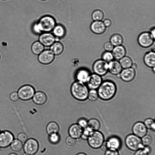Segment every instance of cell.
I'll return each instance as SVG.
<instances>
[{
  "label": "cell",
  "instance_id": "32",
  "mask_svg": "<svg viewBox=\"0 0 155 155\" xmlns=\"http://www.w3.org/2000/svg\"><path fill=\"white\" fill-rule=\"evenodd\" d=\"M11 147L13 150L18 152L22 149L23 146L22 143L19 140L15 139L11 143Z\"/></svg>",
  "mask_w": 155,
  "mask_h": 155
},
{
  "label": "cell",
  "instance_id": "34",
  "mask_svg": "<svg viewBox=\"0 0 155 155\" xmlns=\"http://www.w3.org/2000/svg\"><path fill=\"white\" fill-rule=\"evenodd\" d=\"M98 98V95L97 90H89L87 99L91 101H97Z\"/></svg>",
  "mask_w": 155,
  "mask_h": 155
},
{
  "label": "cell",
  "instance_id": "55",
  "mask_svg": "<svg viewBox=\"0 0 155 155\" xmlns=\"http://www.w3.org/2000/svg\"><path fill=\"white\" fill-rule=\"evenodd\" d=\"M0 150H1V147H0Z\"/></svg>",
  "mask_w": 155,
  "mask_h": 155
},
{
  "label": "cell",
  "instance_id": "12",
  "mask_svg": "<svg viewBox=\"0 0 155 155\" xmlns=\"http://www.w3.org/2000/svg\"><path fill=\"white\" fill-rule=\"evenodd\" d=\"M54 58V55L50 50H44L38 55V60L41 64L47 65L51 63Z\"/></svg>",
  "mask_w": 155,
  "mask_h": 155
},
{
  "label": "cell",
  "instance_id": "19",
  "mask_svg": "<svg viewBox=\"0 0 155 155\" xmlns=\"http://www.w3.org/2000/svg\"><path fill=\"white\" fill-rule=\"evenodd\" d=\"M108 71L111 74L116 75L120 74L123 69L119 62L117 60H113L108 63Z\"/></svg>",
  "mask_w": 155,
  "mask_h": 155
},
{
  "label": "cell",
  "instance_id": "17",
  "mask_svg": "<svg viewBox=\"0 0 155 155\" xmlns=\"http://www.w3.org/2000/svg\"><path fill=\"white\" fill-rule=\"evenodd\" d=\"M83 129L78 124L71 125L68 130L69 136L76 139L79 138L81 137Z\"/></svg>",
  "mask_w": 155,
  "mask_h": 155
},
{
  "label": "cell",
  "instance_id": "5",
  "mask_svg": "<svg viewBox=\"0 0 155 155\" xmlns=\"http://www.w3.org/2000/svg\"><path fill=\"white\" fill-rule=\"evenodd\" d=\"M125 143L127 147L130 150L135 151L143 148L141 138L133 134L128 135L126 137Z\"/></svg>",
  "mask_w": 155,
  "mask_h": 155
},
{
  "label": "cell",
  "instance_id": "48",
  "mask_svg": "<svg viewBox=\"0 0 155 155\" xmlns=\"http://www.w3.org/2000/svg\"><path fill=\"white\" fill-rule=\"evenodd\" d=\"M33 29L34 31L36 33H41L38 28L37 24H35L33 26Z\"/></svg>",
  "mask_w": 155,
  "mask_h": 155
},
{
  "label": "cell",
  "instance_id": "13",
  "mask_svg": "<svg viewBox=\"0 0 155 155\" xmlns=\"http://www.w3.org/2000/svg\"><path fill=\"white\" fill-rule=\"evenodd\" d=\"M14 136L8 131H4L0 133V147L5 148L8 147L13 141Z\"/></svg>",
  "mask_w": 155,
  "mask_h": 155
},
{
  "label": "cell",
  "instance_id": "22",
  "mask_svg": "<svg viewBox=\"0 0 155 155\" xmlns=\"http://www.w3.org/2000/svg\"><path fill=\"white\" fill-rule=\"evenodd\" d=\"M32 99L35 103L37 105H41L46 102L47 97L44 92L39 91L35 92Z\"/></svg>",
  "mask_w": 155,
  "mask_h": 155
},
{
  "label": "cell",
  "instance_id": "38",
  "mask_svg": "<svg viewBox=\"0 0 155 155\" xmlns=\"http://www.w3.org/2000/svg\"><path fill=\"white\" fill-rule=\"evenodd\" d=\"M60 140V136L58 134H53L49 135V141L52 144L58 143L59 142Z\"/></svg>",
  "mask_w": 155,
  "mask_h": 155
},
{
  "label": "cell",
  "instance_id": "20",
  "mask_svg": "<svg viewBox=\"0 0 155 155\" xmlns=\"http://www.w3.org/2000/svg\"><path fill=\"white\" fill-rule=\"evenodd\" d=\"M106 141L109 149L118 150L121 147V140L120 138L117 136H111Z\"/></svg>",
  "mask_w": 155,
  "mask_h": 155
},
{
  "label": "cell",
  "instance_id": "43",
  "mask_svg": "<svg viewBox=\"0 0 155 155\" xmlns=\"http://www.w3.org/2000/svg\"><path fill=\"white\" fill-rule=\"evenodd\" d=\"M104 48L106 51L111 52L113 50L114 45L110 42H107L104 45Z\"/></svg>",
  "mask_w": 155,
  "mask_h": 155
},
{
  "label": "cell",
  "instance_id": "14",
  "mask_svg": "<svg viewBox=\"0 0 155 155\" xmlns=\"http://www.w3.org/2000/svg\"><path fill=\"white\" fill-rule=\"evenodd\" d=\"M132 131L133 134L141 138L147 134V129L143 122L138 121L133 125Z\"/></svg>",
  "mask_w": 155,
  "mask_h": 155
},
{
  "label": "cell",
  "instance_id": "37",
  "mask_svg": "<svg viewBox=\"0 0 155 155\" xmlns=\"http://www.w3.org/2000/svg\"><path fill=\"white\" fill-rule=\"evenodd\" d=\"M141 141L143 145L144 146H148L152 143L153 140L151 136L147 134L141 138Z\"/></svg>",
  "mask_w": 155,
  "mask_h": 155
},
{
  "label": "cell",
  "instance_id": "8",
  "mask_svg": "<svg viewBox=\"0 0 155 155\" xmlns=\"http://www.w3.org/2000/svg\"><path fill=\"white\" fill-rule=\"evenodd\" d=\"M39 144L37 141L33 138H30L25 143L23 146L25 153L29 155H34L39 149Z\"/></svg>",
  "mask_w": 155,
  "mask_h": 155
},
{
  "label": "cell",
  "instance_id": "56",
  "mask_svg": "<svg viewBox=\"0 0 155 155\" xmlns=\"http://www.w3.org/2000/svg\"></svg>",
  "mask_w": 155,
  "mask_h": 155
},
{
  "label": "cell",
  "instance_id": "52",
  "mask_svg": "<svg viewBox=\"0 0 155 155\" xmlns=\"http://www.w3.org/2000/svg\"><path fill=\"white\" fill-rule=\"evenodd\" d=\"M8 155H18L16 153H12L10 154H9Z\"/></svg>",
  "mask_w": 155,
  "mask_h": 155
},
{
  "label": "cell",
  "instance_id": "18",
  "mask_svg": "<svg viewBox=\"0 0 155 155\" xmlns=\"http://www.w3.org/2000/svg\"><path fill=\"white\" fill-rule=\"evenodd\" d=\"M90 29L94 33L101 35L105 32L106 27L103 22L101 21H94L91 25Z\"/></svg>",
  "mask_w": 155,
  "mask_h": 155
},
{
  "label": "cell",
  "instance_id": "27",
  "mask_svg": "<svg viewBox=\"0 0 155 155\" xmlns=\"http://www.w3.org/2000/svg\"><path fill=\"white\" fill-rule=\"evenodd\" d=\"M124 41L122 36L119 34H115L113 35L110 39V42L114 46L121 45Z\"/></svg>",
  "mask_w": 155,
  "mask_h": 155
},
{
  "label": "cell",
  "instance_id": "51",
  "mask_svg": "<svg viewBox=\"0 0 155 155\" xmlns=\"http://www.w3.org/2000/svg\"><path fill=\"white\" fill-rule=\"evenodd\" d=\"M76 155H87L85 153H80L77 154Z\"/></svg>",
  "mask_w": 155,
  "mask_h": 155
},
{
  "label": "cell",
  "instance_id": "45",
  "mask_svg": "<svg viewBox=\"0 0 155 155\" xmlns=\"http://www.w3.org/2000/svg\"><path fill=\"white\" fill-rule=\"evenodd\" d=\"M10 98L12 101H18L19 98L18 93L15 91L12 92L10 94Z\"/></svg>",
  "mask_w": 155,
  "mask_h": 155
},
{
  "label": "cell",
  "instance_id": "44",
  "mask_svg": "<svg viewBox=\"0 0 155 155\" xmlns=\"http://www.w3.org/2000/svg\"><path fill=\"white\" fill-rule=\"evenodd\" d=\"M104 155H119L118 150L109 149L105 152Z\"/></svg>",
  "mask_w": 155,
  "mask_h": 155
},
{
  "label": "cell",
  "instance_id": "3",
  "mask_svg": "<svg viewBox=\"0 0 155 155\" xmlns=\"http://www.w3.org/2000/svg\"><path fill=\"white\" fill-rule=\"evenodd\" d=\"M104 140L103 134L100 131L96 130L93 131L91 133L87 140L90 147L97 149L100 148Z\"/></svg>",
  "mask_w": 155,
  "mask_h": 155
},
{
  "label": "cell",
  "instance_id": "39",
  "mask_svg": "<svg viewBox=\"0 0 155 155\" xmlns=\"http://www.w3.org/2000/svg\"><path fill=\"white\" fill-rule=\"evenodd\" d=\"M92 131H93L91 130L87 127L84 128L81 137L83 140H87L90 134Z\"/></svg>",
  "mask_w": 155,
  "mask_h": 155
},
{
  "label": "cell",
  "instance_id": "46",
  "mask_svg": "<svg viewBox=\"0 0 155 155\" xmlns=\"http://www.w3.org/2000/svg\"><path fill=\"white\" fill-rule=\"evenodd\" d=\"M100 148H101V150L103 151L104 152L106 151L107 150L109 149L106 141H104L101 145Z\"/></svg>",
  "mask_w": 155,
  "mask_h": 155
},
{
  "label": "cell",
  "instance_id": "9",
  "mask_svg": "<svg viewBox=\"0 0 155 155\" xmlns=\"http://www.w3.org/2000/svg\"><path fill=\"white\" fill-rule=\"evenodd\" d=\"M154 39L149 32H144L139 35L137 41L141 47L147 48L151 46L154 41Z\"/></svg>",
  "mask_w": 155,
  "mask_h": 155
},
{
  "label": "cell",
  "instance_id": "6",
  "mask_svg": "<svg viewBox=\"0 0 155 155\" xmlns=\"http://www.w3.org/2000/svg\"><path fill=\"white\" fill-rule=\"evenodd\" d=\"M35 93V90L33 86L26 84L19 89L18 94L20 99L23 101H26L32 98Z\"/></svg>",
  "mask_w": 155,
  "mask_h": 155
},
{
  "label": "cell",
  "instance_id": "50",
  "mask_svg": "<svg viewBox=\"0 0 155 155\" xmlns=\"http://www.w3.org/2000/svg\"><path fill=\"white\" fill-rule=\"evenodd\" d=\"M131 67L135 69L137 67V64L135 63H133Z\"/></svg>",
  "mask_w": 155,
  "mask_h": 155
},
{
  "label": "cell",
  "instance_id": "7",
  "mask_svg": "<svg viewBox=\"0 0 155 155\" xmlns=\"http://www.w3.org/2000/svg\"><path fill=\"white\" fill-rule=\"evenodd\" d=\"M108 63L102 59H98L93 64L92 70L94 73L102 77L108 72Z\"/></svg>",
  "mask_w": 155,
  "mask_h": 155
},
{
  "label": "cell",
  "instance_id": "11",
  "mask_svg": "<svg viewBox=\"0 0 155 155\" xmlns=\"http://www.w3.org/2000/svg\"><path fill=\"white\" fill-rule=\"evenodd\" d=\"M136 72L135 69L131 67L122 69L119 74L117 75L123 81L129 82L135 78Z\"/></svg>",
  "mask_w": 155,
  "mask_h": 155
},
{
  "label": "cell",
  "instance_id": "23",
  "mask_svg": "<svg viewBox=\"0 0 155 155\" xmlns=\"http://www.w3.org/2000/svg\"><path fill=\"white\" fill-rule=\"evenodd\" d=\"M112 51L114 58L117 60L125 56L126 53L125 48L121 45L115 46Z\"/></svg>",
  "mask_w": 155,
  "mask_h": 155
},
{
  "label": "cell",
  "instance_id": "24",
  "mask_svg": "<svg viewBox=\"0 0 155 155\" xmlns=\"http://www.w3.org/2000/svg\"><path fill=\"white\" fill-rule=\"evenodd\" d=\"M60 128L58 124L55 122L52 121L49 123L46 127V132L49 135L58 134Z\"/></svg>",
  "mask_w": 155,
  "mask_h": 155
},
{
  "label": "cell",
  "instance_id": "53",
  "mask_svg": "<svg viewBox=\"0 0 155 155\" xmlns=\"http://www.w3.org/2000/svg\"><path fill=\"white\" fill-rule=\"evenodd\" d=\"M152 69L153 72L154 73L155 71V67L152 68Z\"/></svg>",
  "mask_w": 155,
  "mask_h": 155
},
{
  "label": "cell",
  "instance_id": "47",
  "mask_svg": "<svg viewBox=\"0 0 155 155\" xmlns=\"http://www.w3.org/2000/svg\"><path fill=\"white\" fill-rule=\"evenodd\" d=\"M103 23L106 27H110L112 23L111 21L108 19H106L104 20Z\"/></svg>",
  "mask_w": 155,
  "mask_h": 155
},
{
  "label": "cell",
  "instance_id": "28",
  "mask_svg": "<svg viewBox=\"0 0 155 155\" xmlns=\"http://www.w3.org/2000/svg\"><path fill=\"white\" fill-rule=\"evenodd\" d=\"M31 49L34 54L39 55L44 50V46L39 41H37L33 44Z\"/></svg>",
  "mask_w": 155,
  "mask_h": 155
},
{
  "label": "cell",
  "instance_id": "25",
  "mask_svg": "<svg viewBox=\"0 0 155 155\" xmlns=\"http://www.w3.org/2000/svg\"><path fill=\"white\" fill-rule=\"evenodd\" d=\"M50 46V50L54 55L60 54L64 50L63 45L58 41L55 42Z\"/></svg>",
  "mask_w": 155,
  "mask_h": 155
},
{
  "label": "cell",
  "instance_id": "31",
  "mask_svg": "<svg viewBox=\"0 0 155 155\" xmlns=\"http://www.w3.org/2000/svg\"><path fill=\"white\" fill-rule=\"evenodd\" d=\"M104 16L103 12L99 9L95 10L92 14V18L94 21H101L103 19Z\"/></svg>",
  "mask_w": 155,
  "mask_h": 155
},
{
  "label": "cell",
  "instance_id": "1",
  "mask_svg": "<svg viewBox=\"0 0 155 155\" xmlns=\"http://www.w3.org/2000/svg\"><path fill=\"white\" fill-rule=\"evenodd\" d=\"M99 98L104 101L112 99L115 95L117 91L115 83L110 80L103 81L97 90Z\"/></svg>",
  "mask_w": 155,
  "mask_h": 155
},
{
  "label": "cell",
  "instance_id": "21",
  "mask_svg": "<svg viewBox=\"0 0 155 155\" xmlns=\"http://www.w3.org/2000/svg\"><path fill=\"white\" fill-rule=\"evenodd\" d=\"M143 61L147 67L153 68L155 66V53L151 51L146 53L143 57Z\"/></svg>",
  "mask_w": 155,
  "mask_h": 155
},
{
  "label": "cell",
  "instance_id": "10",
  "mask_svg": "<svg viewBox=\"0 0 155 155\" xmlns=\"http://www.w3.org/2000/svg\"><path fill=\"white\" fill-rule=\"evenodd\" d=\"M103 81L102 76L93 73L91 74L86 83L89 90H97Z\"/></svg>",
  "mask_w": 155,
  "mask_h": 155
},
{
  "label": "cell",
  "instance_id": "42",
  "mask_svg": "<svg viewBox=\"0 0 155 155\" xmlns=\"http://www.w3.org/2000/svg\"><path fill=\"white\" fill-rule=\"evenodd\" d=\"M18 138L22 143H25L28 139V137L26 134L21 133L18 134Z\"/></svg>",
  "mask_w": 155,
  "mask_h": 155
},
{
  "label": "cell",
  "instance_id": "36",
  "mask_svg": "<svg viewBox=\"0 0 155 155\" xmlns=\"http://www.w3.org/2000/svg\"><path fill=\"white\" fill-rule=\"evenodd\" d=\"M102 59L106 62L109 63L114 58L112 52L106 51L103 53L101 56Z\"/></svg>",
  "mask_w": 155,
  "mask_h": 155
},
{
  "label": "cell",
  "instance_id": "16",
  "mask_svg": "<svg viewBox=\"0 0 155 155\" xmlns=\"http://www.w3.org/2000/svg\"><path fill=\"white\" fill-rule=\"evenodd\" d=\"M56 39L55 36L49 32H44L39 37V41L44 46H51L54 43Z\"/></svg>",
  "mask_w": 155,
  "mask_h": 155
},
{
  "label": "cell",
  "instance_id": "54",
  "mask_svg": "<svg viewBox=\"0 0 155 155\" xmlns=\"http://www.w3.org/2000/svg\"><path fill=\"white\" fill-rule=\"evenodd\" d=\"M22 155H28V154L25 153H24V154H22Z\"/></svg>",
  "mask_w": 155,
  "mask_h": 155
},
{
  "label": "cell",
  "instance_id": "15",
  "mask_svg": "<svg viewBox=\"0 0 155 155\" xmlns=\"http://www.w3.org/2000/svg\"><path fill=\"white\" fill-rule=\"evenodd\" d=\"M91 74L88 69L85 68H81L76 71L74 78L76 81L85 84Z\"/></svg>",
  "mask_w": 155,
  "mask_h": 155
},
{
  "label": "cell",
  "instance_id": "26",
  "mask_svg": "<svg viewBox=\"0 0 155 155\" xmlns=\"http://www.w3.org/2000/svg\"><path fill=\"white\" fill-rule=\"evenodd\" d=\"M87 127L92 131L98 130L101 127V124L98 120L93 118L88 120Z\"/></svg>",
  "mask_w": 155,
  "mask_h": 155
},
{
  "label": "cell",
  "instance_id": "30",
  "mask_svg": "<svg viewBox=\"0 0 155 155\" xmlns=\"http://www.w3.org/2000/svg\"><path fill=\"white\" fill-rule=\"evenodd\" d=\"M119 62L123 69L131 68L133 63L131 58L125 56L120 59Z\"/></svg>",
  "mask_w": 155,
  "mask_h": 155
},
{
  "label": "cell",
  "instance_id": "35",
  "mask_svg": "<svg viewBox=\"0 0 155 155\" xmlns=\"http://www.w3.org/2000/svg\"><path fill=\"white\" fill-rule=\"evenodd\" d=\"M150 150L149 146H144L143 148L135 151L134 155H149Z\"/></svg>",
  "mask_w": 155,
  "mask_h": 155
},
{
  "label": "cell",
  "instance_id": "4",
  "mask_svg": "<svg viewBox=\"0 0 155 155\" xmlns=\"http://www.w3.org/2000/svg\"><path fill=\"white\" fill-rule=\"evenodd\" d=\"M37 24L41 32H49L53 30L56 25L54 19L49 15L41 18Z\"/></svg>",
  "mask_w": 155,
  "mask_h": 155
},
{
  "label": "cell",
  "instance_id": "2",
  "mask_svg": "<svg viewBox=\"0 0 155 155\" xmlns=\"http://www.w3.org/2000/svg\"><path fill=\"white\" fill-rule=\"evenodd\" d=\"M89 89L84 83L76 81L71 84V92L72 96L76 99L84 101L87 98Z\"/></svg>",
  "mask_w": 155,
  "mask_h": 155
},
{
  "label": "cell",
  "instance_id": "33",
  "mask_svg": "<svg viewBox=\"0 0 155 155\" xmlns=\"http://www.w3.org/2000/svg\"><path fill=\"white\" fill-rule=\"evenodd\" d=\"M147 129L154 131L155 129L154 120L152 118H148L145 119L143 122Z\"/></svg>",
  "mask_w": 155,
  "mask_h": 155
},
{
  "label": "cell",
  "instance_id": "29",
  "mask_svg": "<svg viewBox=\"0 0 155 155\" xmlns=\"http://www.w3.org/2000/svg\"><path fill=\"white\" fill-rule=\"evenodd\" d=\"M52 30L54 36L58 38H62L65 34L64 28L60 25H56Z\"/></svg>",
  "mask_w": 155,
  "mask_h": 155
},
{
  "label": "cell",
  "instance_id": "40",
  "mask_svg": "<svg viewBox=\"0 0 155 155\" xmlns=\"http://www.w3.org/2000/svg\"><path fill=\"white\" fill-rule=\"evenodd\" d=\"M66 144L70 147L75 145L77 143V139L74 138L70 136L68 137L65 140Z\"/></svg>",
  "mask_w": 155,
  "mask_h": 155
},
{
  "label": "cell",
  "instance_id": "41",
  "mask_svg": "<svg viewBox=\"0 0 155 155\" xmlns=\"http://www.w3.org/2000/svg\"><path fill=\"white\" fill-rule=\"evenodd\" d=\"M88 120L84 118H81L78 119L77 124L82 128H84L87 127Z\"/></svg>",
  "mask_w": 155,
  "mask_h": 155
},
{
  "label": "cell",
  "instance_id": "49",
  "mask_svg": "<svg viewBox=\"0 0 155 155\" xmlns=\"http://www.w3.org/2000/svg\"><path fill=\"white\" fill-rule=\"evenodd\" d=\"M155 28L154 27L153 28H152L151 29H150V32H149L151 35L152 36L153 38L155 39Z\"/></svg>",
  "mask_w": 155,
  "mask_h": 155
}]
</instances>
